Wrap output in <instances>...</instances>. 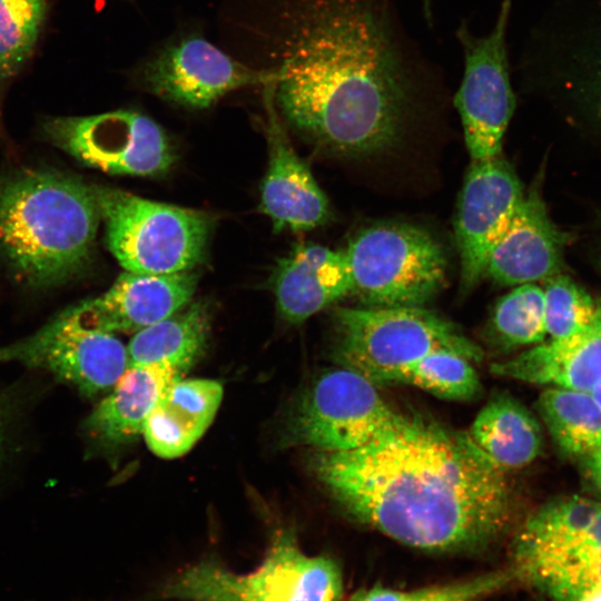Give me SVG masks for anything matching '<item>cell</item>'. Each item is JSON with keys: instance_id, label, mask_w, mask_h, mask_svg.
I'll return each instance as SVG.
<instances>
[{"instance_id": "obj_26", "label": "cell", "mask_w": 601, "mask_h": 601, "mask_svg": "<svg viewBox=\"0 0 601 601\" xmlns=\"http://www.w3.org/2000/svg\"><path fill=\"white\" fill-rule=\"evenodd\" d=\"M388 383L411 384L453 401L472 400L481 391L472 362L446 349L434 351L404 366L391 376Z\"/></svg>"}, {"instance_id": "obj_3", "label": "cell", "mask_w": 601, "mask_h": 601, "mask_svg": "<svg viewBox=\"0 0 601 601\" xmlns=\"http://www.w3.org/2000/svg\"><path fill=\"white\" fill-rule=\"evenodd\" d=\"M101 221L91 185L46 169L0 178V255L16 278L49 288L80 276Z\"/></svg>"}, {"instance_id": "obj_37", "label": "cell", "mask_w": 601, "mask_h": 601, "mask_svg": "<svg viewBox=\"0 0 601 601\" xmlns=\"http://www.w3.org/2000/svg\"><path fill=\"white\" fill-rule=\"evenodd\" d=\"M598 589H601V585H600ZM598 589H597V590H598Z\"/></svg>"}, {"instance_id": "obj_20", "label": "cell", "mask_w": 601, "mask_h": 601, "mask_svg": "<svg viewBox=\"0 0 601 601\" xmlns=\"http://www.w3.org/2000/svg\"><path fill=\"white\" fill-rule=\"evenodd\" d=\"M223 398V386L209 378L177 380L149 414L142 435L148 449L162 459L187 453L211 424Z\"/></svg>"}, {"instance_id": "obj_2", "label": "cell", "mask_w": 601, "mask_h": 601, "mask_svg": "<svg viewBox=\"0 0 601 601\" xmlns=\"http://www.w3.org/2000/svg\"><path fill=\"white\" fill-rule=\"evenodd\" d=\"M274 97L300 134L345 155L400 136L416 66L387 0H295Z\"/></svg>"}, {"instance_id": "obj_13", "label": "cell", "mask_w": 601, "mask_h": 601, "mask_svg": "<svg viewBox=\"0 0 601 601\" xmlns=\"http://www.w3.org/2000/svg\"><path fill=\"white\" fill-rule=\"evenodd\" d=\"M524 196L516 174L503 158L473 160L455 219L464 288H472L485 275L487 255L508 228Z\"/></svg>"}, {"instance_id": "obj_31", "label": "cell", "mask_w": 601, "mask_h": 601, "mask_svg": "<svg viewBox=\"0 0 601 601\" xmlns=\"http://www.w3.org/2000/svg\"><path fill=\"white\" fill-rule=\"evenodd\" d=\"M19 416L18 397L10 392L0 391V472L7 464L14 445Z\"/></svg>"}, {"instance_id": "obj_36", "label": "cell", "mask_w": 601, "mask_h": 601, "mask_svg": "<svg viewBox=\"0 0 601 601\" xmlns=\"http://www.w3.org/2000/svg\"><path fill=\"white\" fill-rule=\"evenodd\" d=\"M581 601H601V589L595 590Z\"/></svg>"}, {"instance_id": "obj_33", "label": "cell", "mask_w": 601, "mask_h": 601, "mask_svg": "<svg viewBox=\"0 0 601 601\" xmlns=\"http://www.w3.org/2000/svg\"><path fill=\"white\" fill-rule=\"evenodd\" d=\"M593 90H594L599 107L601 108V65L598 68L595 77L593 78Z\"/></svg>"}, {"instance_id": "obj_25", "label": "cell", "mask_w": 601, "mask_h": 601, "mask_svg": "<svg viewBox=\"0 0 601 601\" xmlns=\"http://www.w3.org/2000/svg\"><path fill=\"white\" fill-rule=\"evenodd\" d=\"M536 408L559 450L584 457L601 447V410L587 392L550 387Z\"/></svg>"}, {"instance_id": "obj_8", "label": "cell", "mask_w": 601, "mask_h": 601, "mask_svg": "<svg viewBox=\"0 0 601 601\" xmlns=\"http://www.w3.org/2000/svg\"><path fill=\"white\" fill-rule=\"evenodd\" d=\"M345 253L352 294L366 307H422L445 285L442 247L430 233L412 225L368 227Z\"/></svg>"}, {"instance_id": "obj_15", "label": "cell", "mask_w": 601, "mask_h": 601, "mask_svg": "<svg viewBox=\"0 0 601 601\" xmlns=\"http://www.w3.org/2000/svg\"><path fill=\"white\" fill-rule=\"evenodd\" d=\"M564 234L552 223L535 189L529 191L491 248L485 275L503 285L546 280L560 274Z\"/></svg>"}, {"instance_id": "obj_29", "label": "cell", "mask_w": 601, "mask_h": 601, "mask_svg": "<svg viewBox=\"0 0 601 601\" xmlns=\"http://www.w3.org/2000/svg\"><path fill=\"white\" fill-rule=\"evenodd\" d=\"M47 0H0V80L17 75L31 56Z\"/></svg>"}, {"instance_id": "obj_24", "label": "cell", "mask_w": 601, "mask_h": 601, "mask_svg": "<svg viewBox=\"0 0 601 601\" xmlns=\"http://www.w3.org/2000/svg\"><path fill=\"white\" fill-rule=\"evenodd\" d=\"M210 329L205 302H195L178 313L137 333L127 345L128 367L168 363L181 373L201 356Z\"/></svg>"}, {"instance_id": "obj_11", "label": "cell", "mask_w": 601, "mask_h": 601, "mask_svg": "<svg viewBox=\"0 0 601 601\" xmlns=\"http://www.w3.org/2000/svg\"><path fill=\"white\" fill-rule=\"evenodd\" d=\"M0 362L45 371L87 397L112 388L128 367L121 341L81 326L69 307L32 334L0 346Z\"/></svg>"}, {"instance_id": "obj_1", "label": "cell", "mask_w": 601, "mask_h": 601, "mask_svg": "<svg viewBox=\"0 0 601 601\" xmlns=\"http://www.w3.org/2000/svg\"><path fill=\"white\" fill-rule=\"evenodd\" d=\"M311 463L347 514L407 546L481 549L512 521L505 472L467 432L422 418L357 450L316 451Z\"/></svg>"}, {"instance_id": "obj_18", "label": "cell", "mask_w": 601, "mask_h": 601, "mask_svg": "<svg viewBox=\"0 0 601 601\" xmlns=\"http://www.w3.org/2000/svg\"><path fill=\"white\" fill-rule=\"evenodd\" d=\"M181 372L168 363L127 367L109 393L85 420V435L102 449H116L142 435L146 421Z\"/></svg>"}, {"instance_id": "obj_6", "label": "cell", "mask_w": 601, "mask_h": 601, "mask_svg": "<svg viewBox=\"0 0 601 601\" xmlns=\"http://www.w3.org/2000/svg\"><path fill=\"white\" fill-rule=\"evenodd\" d=\"M91 188L108 248L127 272L175 274L204 259L213 227L207 214L108 186Z\"/></svg>"}, {"instance_id": "obj_10", "label": "cell", "mask_w": 601, "mask_h": 601, "mask_svg": "<svg viewBox=\"0 0 601 601\" xmlns=\"http://www.w3.org/2000/svg\"><path fill=\"white\" fill-rule=\"evenodd\" d=\"M56 147L80 164L108 174L157 176L175 160L162 128L135 110L55 117L43 125Z\"/></svg>"}, {"instance_id": "obj_9", "label": "cell", "mask_w": 601, "mask_h": 601, "mask_svg": "<svg viewBox=\"0 0 601 601\" xmlns=\"http://www.w3.org/2000/svg\"><path fill=\"white\" fill-rule=\"evenodd\" d=\"M511 11L512 0H503L486 35H474L465 22L456 31L464 69L454 105L472 160L499 156L515 108L506 46Z\"/></svg>"}, {"instance_id": "obj_17", "label": "cell", "mask_w": 601, "mask_h": 601, "mask_svg": "<svg viewBox=\"0 0 601 601\" xmlns=\"http://www.w3.org/2000/svg\"><path fill=\"white\" fill-rule=\"evenodd\" d=\"M352 276L345 250L300 245L280 258L272 275L279 315L298 324L352 294Z\"/></svg>"}, {"instance_id": "obj_32", "label": "cell", "mask_w": 601, "mask_h": 601, "mask_svg": "<svg viewBox=\"0 0 601 601\" xmlns=\"http://www.w3.org/2000/svg\"><path fill=\"white\" fill-rule=\"evenodd\" d=\"M582 459L589 480L598 492L601 493V447L592 451Z\"/></svg>"}, {"instance_id": "obj_21", "label": "cell", "mask_w": 601, "mask_h": 601, "mask_svg": "<svg viewBox=\"0 0 601 601\" xmlns=\"http://www.w3.org/2000/svg\"><path fill=\"white\" fill-rule=\"evenodd\" d=\"M467 433L504 472L530 464L542 449V430L538 420L506 393H497L486 402Z\"/></svg>"}, {"instance_id": "obj_5", "label": "cell", "mask_w": 601, "mask_h": 601, "mask_svg": "<svg viewBox=\"0 0 601 601\" xmlns=\"http://www.w3.org/2000/svg\"><path fill=\"white\" fill-rule=\"evenodd\" d=\"M333 358L373 383L440 349L481 362L482 348L449 321L423 307H339L334 313Z\"/></svg>"}, {"instance_id": "obj_7", "label": "cell", "mask_w": 601, "mask_h": 601, "mask_svg": "<svg viewBox=\"0 0 601 601\" xmlns=\"http://www.w3.org/2000/svg\"><path fill=\"white\" fill-rule=\"evenodd\" d=\"M411 420L381 396L375 383L341 366L317 375L299 394L286 418L284 442L323 452L353 451Z\"/></svg>"}, {"instance_id": "obj_30", "label": "cell", "mask_w": 601, "mask_h": 601, "mask_svg": "<svg viewBox=\"0 0 601 601\" xmlns=\"http://www.w3.org/2000/svg\"><path fill=\"white\" fill-rule=\"evenodd\" d=\"M543 294L545 329L551 338L584 331L601 313L590 294L565 275L548 278Z\"/></svg>"}, {"instance_id": "obj_34", "label": "cell", "mask_w": 601, "mask_h": 601, "mask_svg": "<svg viewBox=\"0 0 601 601\" xmlns=\"http://www.w3.org/2000/svg\"><path fill=\"white\" fill-rule=\"evenodd\" d=\"M598 407L601 410V378L588 392Z\"/></svg>"}, {"instance_id": "obj_19", "label": "cell", "mask_w": 601, "mask_h": 601, "mask_svg": "<svg viewBox=\"0 0 601 601\" xmlns=\"http://www.w3.org/2000/svg\"><path fill=\"white\" fill-rule=\"evenodd\" d=\"M491 371L512 380L588 393L601 378V313L584 331L536 344L492 364Z\"/></svg>"}, {"instance_id": "obj_22", "label": "cell", "mask_w": 601, "mask_h": 601, "mask_svg": "<svg viewBox=\"0 0 601 601\" xmlns=\"http://www.w3.org/2000/svg\"><path fill=\"white\" fill-rule=\"evenodd\" d=\"M525 582L553 601H581L601 585V508L574 540L519 571Z\"/></svg>"}, {"instance_id": "obj_35", "label": "cell", "mask_w": 601, "mask_h": 601, "mask_svg": "<svg viewBox=\"0 0 601 601\" xmlns=\"http://www.w3.org/2000/svg\"><path fill=\"white\" fill-rule=\"evenodd\" d=\"M422 4V9L424 12V16L427 20L432 19V9H433V1L434 0H420Z\"/></svg>"}, {"instance_id": "obj_16", "label": "cell", "mask_w": 601, "mask_h": 601, "mask_svg": "<svg viewBox=\"0 0 601 601\" xmlns=\"http://www.w3.org/2000/svg\"><path fill=\"white\" fill-rule=\"evenodd\" d=\"M268 116L269 160L260 186V210L276 231L313 229L328 218L327 198L292 148L274 111Z\"/></svg>"}, {"instance_id": "obj_28", "label": "cell", "mask_w": 601, "mask_h": 601, "mask_svg": "<svg viewBox=\"0 0 601 601\" xmlns=\"http://www.w3.org/2000/svg\"><path fill=\"white\" fill-rule=\"evenodd\" d=\"M515 581V573L509 565L469 579L408 591L373 585L355 591L348 601H483Z\"/></svg>"}, {"instance_id": "obj_14", "label": "cell", "mask_w": 601, "mask_h": 601, "mask_svg": "<svg viewBox=\"0 0 601 601\" xmlns=\"http://www.w3.org/2000/svg\"><path fill=\"white\" fill-rule=\"evenodd\" d=\"M196 286L191 270L165 275L126 270L106 293L69 308L88 329L137 333L184 308Z\"/></svg>"}, {"instance_id": "obj_27", "label": "cell", "mask_w": 601, "mask_h": 601, "mask_svg": "<svg viewBox=\"0 0 601 601\" xmlns=\"http://www.w3.org/2000/svg\"><path fill=\"white\" fill-rule=\"evenodd\" d=\"M492 327L508 348L542 343L548 336L543 288L522 284L503 296L493 311Z\"/></svg>"}, {"instance_id": "obj_4", "label": "cell", "mask_w": 601, "mask_h": 601, "mask_svg": "<svg viewBox=\"0 0 601 601\" xmlns=\"http://www.w3.org/2000/svg\"><path fill=\"white\" fill-rule=\"evenodd\" d=\"M159 598L175 601H343L344 579L328 555L305 553L295 534L277 530L262 563L236 573L214 558L179 571Z\"/></svg>"}, {"instance_id": "obj_23", "label": "cell", "mask_w": 601, "mask_h": 601, "mask_svg": "<svg viewBox=\"0 0 601 601\" xmlns=\"http://www.w3.org/2000/svg\"><path fill=\"white\" fill-rule=\"evenodd\" d=\"M601 502L579 495L554 499L534 511L512 542L510 566L516 573L555 553L593 521Z\"/></svg>"}, {"instance_id": "obj_12", "label": "cell", "mask_w": 601, "mask_h": 601, "mask_svg": "<svg viewBox=\"0 0 601 601\" xmlns=\"http://www.w3.org/2000/svg\"><path fill=\"white\" fill-rule=\"evenodd\" d=\"M141 76L154 95L196 109L207 108L240 87L276 79L274 71L250 69L197 36L161 48L142 65Z\"/></svg>"}]
</instances>
